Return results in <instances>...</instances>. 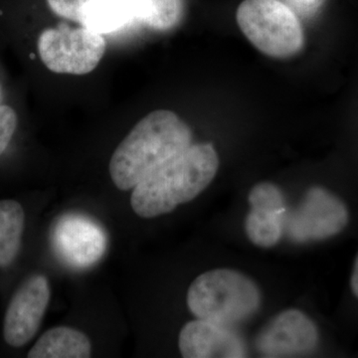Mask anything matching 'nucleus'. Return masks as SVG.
<instances>
[{
    "mask_svg": "<svg viewBox=\"0 0 358 358\" xmlns=\"http://www.w3.org/2000/svg\"><path fill=\"white\" fill-rule=\"evenodd\" d=\"M319 343V331L313 320L299 310L275 315L257 339V348L265 357H296L312 352Z\"/></svg>",
    "mask_w": 358,
    "mask_h": 358,
    "instance_id": "9",
    "label": "nucleus"
},
{
    "mask_svg": "<svg viewBox=\"0 0 358 358\" xmlns=\"http://www.w3.org/2000/svg\"><path fill=\"white\" fill-rule=\"evenodd\" d=\"M218 169V154L211 143L192 145L155 167L134 186L131 208L143 218L171 213L203 192Z\"/></svg>",
    "mask_w": 358,
    "mask_h": 358,
    "instance_id": "1",
    "label": "nucleus"
},
{
    "mask_svg": "<svg viewBox=\"0 0 358 358\" xmlns=\"http://www.w3.org/2000/svg\"><path fill=\"white\" fill-rule=\"evenodd\" d=\"M52 244L68 265L88 268L102 258L107 249L105 231L81 214H66L52 228Z\"/></svg>",
    "mask_w": 358,
    "mask_h": 358,
    "instance_id": "7",
    "label": "nucleus"
},
{
    "mask_svg": "<svg viewBox=\"0 0 358 358\" xmlns=\"http://www.w3.org/2000/svg\"><path fill=\"white\" fill-rule=\"evenodd\" d=\"M350 287H352L353 294L358 299V254L357 259H355V265H353L352 278H350Z\"/></svg>",
    "mask_w": 358,
    "mask_h": 358,
    "instance_id": "20",
    "label": "nucleus"
},
{
    "mask_svg": "<svg viewBox=\"0 0 358 358\" xmlns=\"http://www.w3.org/2000/svg\"><path fill=\"white\" fill-rule=\"evenodd\" d=\"M248 201L251 209L273 212L282 215L287 211L284 194L274 183L260 182L254 186L249 193Z\"/></svg>",
    "mask_w": 358,
    "mask_h": 358,
    "instance_id": "16",
    "label": "nucleus"
},
{
    "mask_svg": "<svg viewBox=\"0 0 358 358\" xmlns=\"http://www.w3.org/2000/svg\"><path fill=\"white\" fill-rule=\"evenodd\" d=\"M178 348L185 358L246 357L243 343L229 327L200 319L187 322L182 327Z\"/></svg>",
    "mask_w": 358,
    "mask_h": 358,
    "instance_id": "10",
    "label": "nucleus"
},
{
    "mask_svg": "<svg viewBox=\"0 0 358 358\" xmlns=\"http://www.w3.org/2000/svg\"><path fill=\"white\" fill-rule=\"evenodd\" d=\"M192 133L176 113L157 110L141 119L115 148L110 162L114 185L134 189L155 167L192 145Z\"/></svg>",
    "mask_w": 358,
    "mask_h": 358,
    "instance_id": "2",
    "label": "nucleus"
},
{
    "mask_svg": "<svg viewBox=\"0 0 358 358\" xmlns=\"http://www.w3.org/2000/svg\"><path fill=\"white\" fill-rule=\"evenodd\" d=\"M25 214L15 200L0 201V267L13 262L20 252L24 231Z\"/></svg>",
    "mask_w": 358,
    "mask_h": 358,
    "instance_id": "13",
    "label": "nucleus"
},
{
    "mask_svg": "<svg viewBox=\"0 0 358 358\" xmlns=\"http://www.w3.org/2000/svg\"><path fill=\"white\" fill-rule=\"evenodd\" d=\"M87 0H47L48 6L56 15L80 22Z\"/></svg>",
    "mask_w": 358,
    "mask_h": 358,
    "instance_id": "18",
    "label": "nucleus"
},
{
    "mask_svg": "<svg viewBox=\"0 0 358 358\" xmlns=\"http://www.w3.org/2000/svg\"><path fill=\"white\" fill-rule=\"evenodd\" d=\"M1 100H2V88H1V85H0V103H1Z\"/></svg>",
    "mask_w": 358,
    "mask_h": 358,
    "instance_id": "21",
    "label": "nucleus"
},
{
    "mask_svg": "<svg viewBox=\"0 0 358 358\" xmlns=\"http://www.w3.org/2000/svg\"><path fill=\"white\" fill-rule=\"evenodd\" d=\"M186 301L197 319L230 327L258 312L261 293L256 282L242 273L215 268L192 282Z\"/></svg>",
    "mask_w": 358,
    "mask_h": 358,
    "instance_id": "3",
    "label": "nucleus"
},
{
    "mask_svg": "<svg viewBox=\"0 0 358 358\" xmlns=\"http://www.w3.org/2000/svg\"><path fill=\"white\" fill-rule=\"evenodd\" d=\"M134 16L129 0H87L80 23L100 34L117 31Z\"/></svg>",
    "mask_w": 358,
    "mask_h": 358,
    "instance_id": "12",
    "label": "nucleus"
},
{
    "mask_svg": "<svg viewBox=\"0 0 358 358\" xmlns=\"http://www.w3.org/2000/svg\"><path fill=\"white\" fill-rule=\"evenodd\" d=\"M350 220L345 204L324 188L315 186L306 193L296 210L285 213L289 237L299 243L320 241L345 230Z\"/></svg>",
    "mask_w": 358,
    "mask_h": 358,
    "instance_id": "6",
    "label": "nucleus"
},
{
    "mask_svg": "<svg viewBox=\"0 0 358 358\" xmlns=\"http://www.w3.org/2000/svg\"><path fill=\"white\" fill-rule=\"evenodd\" d=\"M18 122L20 117L13 106L0 103V157L10 145L18 128Z\"/></svg>",
    "mask_w": 358,
    "mask_h": 358,
    "instance_id": "17",
    "label": "nucleus"
},
{
    "mask_svg": "<svg viewBox=\"0 0 358 358\" xmlns=\"http://www.w3.org/2000/svg\"><path fill=\"white\" fill-rule=\"evenodd\" d=\"M134 16L148 27L166 31L178 24L182 15V0H129Z\"/></svg>",
    "mask_w": 358,
    "mask_h": 358,
    "instance_id": "14",
    "label": "nucleus"
},
{
    "mask_svg": "<svg viewBox=\"0 0 358 358\" xmlns=\"http://www.w3.org/2000/svg\"><path fill=\"white\" fill-rule=\"evenodd\" d=\"M92 343L88 336L78 329L57 327L40 336L27 357L29 358H88Z\"/></svg>",
    "mask_w": 358,
    "mask_h": 358,
    "instance_id": "11",
    "label": "nucleus"
},
{
    "mask_svg": "<svg viewBox=\"0 0 358 358\" xmlns=\"http://www.w3.org/2000/svg\"><path fill=\"white\" fill-rule=\"evenodd\" d=\"M37 51L51 72L79 76L96 69L105 55L106 41L100 33L89 28L72 29L63 25L40 33Z\"/></svg>",
    "mask_w": 358,
    "mask_h": 358,
    "instance_id": "5",
    "label": "nucleus"
},
{
    "mask_svg": "<svg viewBox=\"0 0 358 358\" xmlns=\"http://www.w3.org/2000/svg\"><path fill=\"white\" fill-rule=\"evenodd\" d=\"M48 279L35 275L14 294L4 317L3 336L7 345L21 348L38 331L50 301Z\"/></svg>",
    "mask_w": 358,
    "mask_h": 358,
    "instance_id": "8",
    "label": "nucleus"
},
{
    "mask_svg": "<svg viewBox=\"0 0 358 358\" xmlns=\"http://www.w3.org/2000/svg\"><path fill=\"white\" fill-rule=\"evenodd\" d=\"M288 2L287 6L294 9L296 13L301 15H310L317 10V8L322 4V0H286Z\"/></svg>",
    "mask_w": 358,
    "mask_h": 358,
    "instance_id": "19",
    "label": "nucleus"
},
{
    "mask_svg": "<svg viewBox=\"0 0 358 358\" xmlns=\"http://www.w3.org/2000/svg\"><path fill=\"white\" fill-rule=\"evenodd\" d=\"M285 214L251 209L245 220L250 241L261 248H272L279 243L284 231Z\"/></svg>",
    "mask_w": 358,
    "mask_h": 358,
    "instance_id": "15",
    "label": "nucleus"
},
{
    "mask_svg": "<svg viewBox=\"0 0 358 358\" xmlns=\"http://www.w3.org/2000/svg\"><path fill=\"white\" fill-rule=\"evenodd\" d=\"M236 20L246 38L270 57H291L303 48L300 20L281 0H244Z\"/></svg>",
    "mask_w": 358,
    "mask_h": 358,
    "instance_id": "4",
    "label": "nucleus"
}]
</instances>
